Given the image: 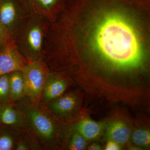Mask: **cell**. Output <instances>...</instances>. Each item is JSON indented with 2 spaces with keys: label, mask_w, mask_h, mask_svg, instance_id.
Masks as SVG:
<instances>
[{
  "label": "cell",
  "mask_w": 150,
  "mask_h": 150,
  "mask_svg": "<svg viewBox=\"0 0 150 150\" xmlns=\"http://www.w3.org/2000/svg\"><path fill=\"white\" fill-rule=\"evenodd\" d=\"M30 62L20 53L14 41L11 40L6 46L0 48V76L22 71Z\"/></svg>",
  "instance_id": "cell-6"
},
{
  "label": "cell",
  "mask_w": 150,
  "mask_h": 150,
  "mask_svg": "<svg viewBox=\"0 0 150 150\" xmlns=\"http://www.w3.org/2000/svg\"><path fill=\"white\" fill-rule=\"evenodd\" d=\"M88 149L90 150H100L102 149V147L97 144H93L89 146Z\"/></svg>",
  "instance_id": "cell-20"
},
{
  "label": "cell",
  "mask_w": 150,
  "mask_h": 150,
  "mask_svg": "<svg viewBox=\"0 0 150 150\" xmlns=\"http://www.w3.org/2000/svg\"><path fill=\"white\" fill-rule=\"evenodd\" d=\"M14 103L22 112L26 129L36 137L43 150L56 149L59 139L60 122L43 105H34L27 98Z\"/></svg>",
  "instance_id": "cell-2"
},
{
  "label": "cell",
  "mask_w": 150,
  "mask_h": 150,
  "mask_svg": "<svg viewBox=\"0 0 150 150\" xmlns=\"http://www.w3.org/2000/svg\"><path fill=\"white\" fill-rule=\"evenodd\" d=\"M0 126L15 129H26L24 116L14 103L0 104Z\"/></svg>",
  "instance_id": "cell-8"
},
{
  "label": "cell",
  "mask_w": 150,
  "mask_h": 150,
  "mask_svg": "<svg viewBox=\"0 0 150 150\" xmlns=\"http://www.w3.org/2000/svg\"><path fill=\"white\" fill-rule=\"evenodd\" d=\"M16 150H43L36 137L27 129L20 137Z\"/></svg>",
  "instance_id": "cell-14"
},
{
  "label": "cell",
  "mask_w": 150,
  "mask_h": 150,
  "mask_svg": "<svg viewBox=\"0 0 150 150\" xmlns=\"http://www.w3.org/2000/svg\"><path fill=\"white\" fill-rule=\"evenodd\" d=\"M131 139L137 146L148 147L150 145V131L148 129H137L133 132Z\"/></svg>",
  "instance_id": "cell-15"
},
{
  "label": "cell",
  "mask_w": 150,
  "mask_h": 150,
  "mask_svg": "<svg viewBox=\"0 0 150 150\" xmlns=\"http://www.w3.org/2000/svg\"><path fill=\"white\" fill-rule=\"evenodd\" d=\"M121 147L120 145L118 144L116 142L111 140H108L105 150H119L121 149Z\"/></svg>",
  "instance_id": "cell-19"
},
{
  "label": "cell",
  "mask_w": 150,
  "mask_h": 150,
  "mask_svg": "<svg viewBox=\"0 0 150 150\" xmlns=\"http://www.w3.org/2000/svg\"><path fill=\"white\" fill-rule=\"evenodd\" d=\"M11 40L8 31L0 20V48L4 47Z\"/></svg>",
  "instance_id": "cell-18"
},
{
  "label": "cell",
  "mask_w": 150,
  "mask_h": 150,
  "mask_svg": "<svg viewBox=\"0 0 150 150\" xmlns=\"http://www.w3.org/2000/svg\"><path fill=\"white\" fill-rule=\"evenodd\" d=\"M70 84L71 80L65 74L50 71L41 93L39 105H44L61 96Z\"/></svg>",
  "instance_id": "cell-7"
},
{
  "label": "cell",
  "mask_w": 150,
  "mask_h": 150,
  "mask_svg": "<svg viewBox=\"0 0 150 150\" xmlns=\"http://www.w3.org/2000/svg\"><path fill=\"white\" fill-rule=\"evenodd\" d=\"M50 70L44 60L30 62L23 69L26 97L34 105H39L41 93Z\"/></svg>",
  "instance_id": "cell-4"
},
{
  "label": "cell",
  "mask_w": 150,
  "mask_h": 150,
  "mask_svg": "<svg viewBox=\"0 0 150 150\" xmlns=\"http://www.w3.org/2000/svg\"><path fill=\"white\" fill-rule=\"evenodd\" d=\"M103 122H97L90 118H85L79 121L74 129L79 133L87 141H91L100 137L106 126Z\"/></svg>",
  "instance_id": "cell-9"
},
{
  "label": "cell",
  "mask_w": 150,
  "mask_h": 150,
  "mask_svg": "<svg viewBox=\"0 0 150 150\" xmlns=\"http://www.w3.org/2000/svg\"><path fill=\"white\" fill-rule=\"evenodd\" d=\"M49 23L47 19L32 12L14 38L20 53L30 62L44 60Z\"/></svg>",
  "instance_id": "cell-3"
},
{
  "label": "cell",
  "mask_w": 150,
  "mask_h": 150,
  "mask_svg": "<svg viewBox=\"0 0 150 150\" xmlns=\"http://www.w3.org/2000/svg\"><path fill=\"white\" fill-rule=\"evenodd\" d=\"M150 0H73L50 22L47 62L71 73L86 59L105 72H144L150 55Z\"/></svg>",
  "instance_id": "cell-1"
},
{
  "label": "cell",
  "mask_w": 150,
  "mask_h": 150,
  "mask_svg": "<svg viewBox=\"0 0 150 150\" xmlns=\"http://www.w3.org/2000/svg\"><path fill=\"white\" fill-rule=\"evenodd\" d=\"M106 128L107 140L116 142L121 146L127 143L131 137V130L123 121H113Z\"/></svg>",
  "instance_id": "cell-11"
},
{
  "label": "cell",
  "mask_w": 150,
  "mask_h": 150,
  "mask_svg": "<svg viewBox=\"0 0 150 150\" xmlns=\"http://www.w3.org/2000/svg\"><path fill=\"white\" fill-rule=\"evenodd\" d=\"M8 79L9 74L0 76V104L12 103Z\"/></svg>",
  "instance_id": "cell-16"
},
{
  "label": "cell",
  "mask_w": 150,
  "mask_h": 150,
  "mask_svg": "<svg viewBox=\"0 0 150 150\" xmlns=\"http://www.w3.org/2000/svg\"><path fill=\"white\" fill-rule=\"evenodd\" d=\"M24 129L0 126V150H16Z\"/></svg>",
  "instance_id": "cell-13"
},
{
  "label": "cell",
  "mask_w": 150,
  "mask_h": 150,
  "mask_svg": "<svg viewBox=\"0 0 150 150\" xmlns=\"http://www.w3.org/2000/svg\"><path fill=\"white\" fill-rule=\"evenodd\" d=\"M79 104V97L74 93H64L43 105L51 115L60 122L69 121L76 112Z\"/></svg>",
  "instance_id": "cell-5"
},
{
  "label": "cell",
  "mask_w": 150,
  "mask_h": 150,
  "mask_svg": "<svg viewBox=\"0 0 150 150\" xmlns=\"http://www.w3.org/2000/svg\"><path fill=\"white\" fill-rule=\"evenodd\" d=\"M9 85L12 103H16L26 97L24 77L22 71L9 74Z\"/></svg>",
  "instance_id": "cell-12"
},
{
  "label": "cell",
  "mask_w": 150,
  "mask_h": 150,
  "mask_svg": "<svg viewBox=\"0 0 150 150\" xmlns=\"http://www.w3.org/2000/svg\"><path fill=\"white\" fill-rule=\"evenodd\" d=\"M30 6L32 12L45 18L49 22L53 21L59 13L61 7L59 0H33Z\"/></svg>",
  "instance_id": "cell-10"
},
{
  "label": "cell",
  "mask_w": 150,
  "mask_h": 150,
  "mask_svg": "<svg viewBox=\"0 0 150 150\" xmlns=\"http://www.w3.org/2000/svg\"><path fill=\"white\" fill-rule=\"evenodd\" d=\"M71 135L69 143L67 144V149L70 150H83L87 145V141L79 133L74 129Z\"/></svg>",
  "instance_id": "cell-17"
}]
</instances>
